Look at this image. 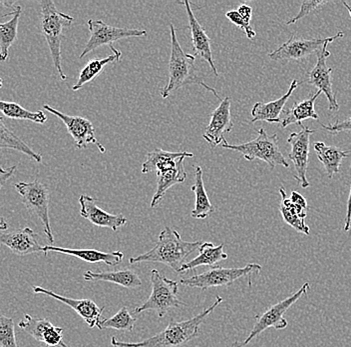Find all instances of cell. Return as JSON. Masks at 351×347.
Listing matches in <instances>:
<instances>
[{
  "instance_id": "1",
  "label": "cell",
  "mask_w": 351,
  "mask_h": 347,
  "mask_svg": "<svg viewBox=\"0 0 351 347\" xmlns=\"http://www.w3.org/2000/svg\"><path fill=\"white\" fill-rule=\"evenodd\" d=\"M223 302L221 296H217L215 302L201 313L184 322L171 320L168 326L161 333L139 342H123L116 337L111 338V346L114 347H178L188 344L197 337L199 326L205 322L217 307Z\"/></svg>"
},
{
  "instance_id": "2",
  "label": "cell",
  "mask_w": 351,
  "mask_h": 347,
  "mask_svg": "<svg viewBox=\"0 0 351 347\" xmlns=\"http://www.w3.org/2000/svg\"><path fill=\"white\" fill-rule=\"evenodd\" d=\"M203 245L201 241H186L177 230L166 227L160 232L159 239L152 249L141 256L129 258L130 265L143 262H159L168 265L179 273L190 254Z\"/></svg>"
},
{
  "instance_id": "3",
  "label": "cell",
  "mask_w": 351,
  "mask_h": 347,
  "mask_svg": "<svg viewBox=\"0 0 351 347\" xmlns=\"http://www.w3.org/2000/svg\"><path fill=\"white\" fill-rule=\"evenodd\" d=\"M171 30V56L169 61V80L168 83L160 90L162 98H167L176 90L181 89L184 85H199L212 92L219 100H221L216 89L208 87L199 78L196 74L195 67V54H188L184 52L178 41L177 34L174 25L170 24Z\"/></svg>"
},
{
  "instance_id": "4",
  "label": "cell",
  "mask_w": 351,
  "mask_h": 347,
  "mask_svg": "<svg viewBox=\"0 0 351 347\" xmlns=\"http://www.w3.org/2000/svg\"><path fill=\"white\" fill-rule=\"evenodd\" d=\"M39 21H40L41 32L45 37L46 43L49 47L54 67L56 68L61 80L64 81L67 79V76H65L62 69L61 43L64 38L63 30L65 27L71 25L74 19L57 10L56 5L52 0H43L40 1Z\"/></svg>"
},
{
  "instance_id": "5",
  "label": "cell",
  "mask_w": 351,
  "mask_h": 347,
  "mask_svg": "<svg viewBox=\"0 0 351 347\" xmlns=\"http://www.w3.org/2000/svg\"><path fill=\"white\" fill-rule=\"evenodd\" d=\"M256 131L258 136L252 142L243 144H229L227 140H225L221 146L223 148L241 153L243 158L249 161L260 159L265 161L271 169L276 166L289 168V162L285 159L278 146V135L274 133V135H267V131L263 127Z\"/></svg>"
},
{
  "instance_id": "6",
  "label": "cell",
  "mask_w": 351,
  "mask_h": 347,
  "mask_svg": "<svg viewBox=\"0 0 351 347\" xmlns=\"http://www.w3.org/2000/svg\"><path fill=\"white\" fill-rule=\"evenodd\" d=\"M151 287L152 292L150 298L146 302L136 307L135 313L153 311L157 313L158 317L163 318L171 309L186 306V303L178 298L179 289L177 281L169 280L157 269H152L151 271Z\"/></svg>"
},
{
  "instance_id": "7",
  "label": "cell",
  "mask_w": 351,
  "mask_h": 347,
  "mask_svg": "<svg viewBox=\"0 0 351 347\" xmlns=\"http://www.w3.org/2000/svg\"><path fill=\"white\" fill-rule=\"evenodd\" d=\"M262 269L263 267L258 263H249L241 269H225L218 265L204 273L183 278L180 281V284L206 291L213 287H228L241 278H247L249 285L252 287V276L258 273Z\"/></svg>"
},
{
  "instance_id": "8",
  "label": "cell",
  "mask_w": 351,
  "mask_h": 347,
  "mask_svg": "<svg viewBox=\"0 0 351 347\" xmlns=\"http://www.w3.org/2000/svg\"><path fill=\"white\" fill-rule=\"evenodd\" d=\"M15 190L21 195L28 212L38 217L43 224L44 234L52 245L54 236L50 225L49 190L47 186L39 180H34L32 182H19L15 184Z\"/></svg>"
},
{
  "instance_id": "9",
  "label": "cell",
  "mask_w": 351,
  "mask_h": 347,
  "mask_svg": "<svg viewBox=\"0 0 351 347\" xmlns=\"http://www.w3.org/2000/svg\"><path fill=\"white\" fill-rule=\"evenodd\" d=\"M87 25L90 32V38L82 54L79 56L80 58H83L93 50L97 49L100 46L107 45L113 52L114 56H117L120 60L122 52L114 47V43L120 39L142 37L147 35L146 30L115 27L105 23L104 21H95V19H89Z\"/></svg>"
},
{
  "instance_id": "10",
  "label": "cell",
  "mask_w": 351,
  "mask_h": 347,
  "mask_svg": "<svg viewBox=\"0 0 351 347\" xmlns=\"http://www.w3.org/2000/svg\"><path fill=\"white\" fill-rule=\"evenodd\" d=\"M309 289H311L309 283H304L295 293L291 294V296L282 300V302L271 305L265 313L256 315V322H254V325L252 326V331L250 333L249 336L245 338V342L241 344H238V342H236V344H234L236 346L241 347L247 346L254 337L260 335L265 329L271 328V327L276 329L287 328L289 322H287V320L284 317L285 313H287L298 300H300L302 296L306 295Z\"/></svg>"
},
{
  "instance_id": "11",
  "label": "cell",
  "mask_w": 351,
  "mask_h": 347,
  "mask_svg": "<svg viewBox=\"0 0 351 347\" xmlns=\"http://www.w3.org/2000/svg\"><path fill=\"white\" fill-rule=\"evenodd\" d=\"M343 32H339L337 34L326 38L304 39L295 36V34L289 37V41L280 46L278 49L269 54V58L276 61H300L304 60L313 54H318L324 45L328 41H337L343 37Z\"/></svg>"
},
{
  "instance_id": "12",
  "label": "cell",
  "mask_w": 351,
  "mask_h": 347,
  "mask_svg": "<svg viewBox=\"0 0 351 347\" xmlns=\"http://www.w3.org/2000/svg\"><path fill=\"white\" fill-rule=\"evenodd\" d=\"M43 107L45 111L50 112V113L57 116L59 120H62L68 133L75 142L77 148H86L89 144H93L98 146L101 153H105L106 148L99 144L95 136V128H94L92 122L88 120L87 118L81 117V116L68 115V114L63 113V112L56 111L50 105L44 104Z\"/></svg>"
},
{
  "instance_id": "13",
  "label": "cell",
  "mask_w": 351,
  "mask_h": 347,
  "mask_svg": "<svg viewBox=\"0 0 351 347\" xmlns=\"http://www.w3.org/2000/svg\"><path fill=\"white\" fill-rule=\"evenodd\" d=\"M329 43H331V41L326 43L322 49L318 52L317 65L311 71L307 72L306 79L300 83L306 81L308 85L317 87L319 91L324 92L328 100V109L332 111H339V105L332 89V79H331L332 69L326 65V60L330 56V52L328 49Z\"/></svg>"
},
{
  "instance_id": "14",
  "label": "cell",
  "mask_w": 351,
  "mask_h": 347,
  "mask_svg": "<svg viewBox=\"0 0 351 347\" xmlns=\"http://www.w3.org/2000/svg\"><path fill=\"white\" fill-rule=\"evenodd\" d=\"M302 128L300 133H293L289 135L287 138V144L291 147L289 159L295 164L296 171L295 179L302 188H307L309 186L306 177L309 161V144H311V136L315 133V131L304 125H302Z\"/></svg>"
},
{
  "instance_id": "15",
  "label": "cell",
  "mask_w": 351,
  "mask_h": 347,
  "mask_svg": "<svg viewBox=\"0 0 351 347\" xmlns=\"http://www.w3.org/2000/svg\"><path fill=\"white\" fill-rule=\"evenodd\" d=\"M22 331L32 335L37 342H43L47 347H68L63 342V328L56 327L49 318L33 317L24 314V320L19 324Z\"/></svg>"
},
{
  "instance_id": "16",
  "label": "cell",
  "mask_w": 351,
  "mask_h": 347,
  "mask_svg": "<svg viewBox=\"0 0 351 347\" xmlns=\"http://www.w3.org/2000/svg\"><path fill=\"white\" fill-rule=\"evenodd\" d=\"M234 127L230 113V98H225L218 107L210 114V124L203 137L212 147L218 146L225 142V133H229Z\"/></svg>"
},
{
  "instance_id": "17",
  "label": "cell",
  "mask_w": 351,
  "mask_h": 347,
  "mask_svg": "<svg viewBox=\"0 0 351 347\" xmlns=\"http://www.w3.org/2000/svg\"><path fill=\"white\" fill-rule=\"evenodd\" d=\"M32 289L34 293L49 296V298H54L58 302L64 303L67 306L71 307L86 322L90 328L97 326L99 322H101V315H102L105 309L104 307H99L93 300L66 298V296L59 295L53 291H48V289H43L41 287H36V285H34Z\"/></svg>"
},
{
  "instance_id": "18",
  "label": "cell",
  "mask_w": 351,
  "mask_h": 347,
  "mask_svg": "<svg viewBox=\"0 0 351 347\" xmlns=\"http://www.w3.org/2000/svg\"><path fill=\"white\" fill-rule=\"evenodd\" d=\"M80 215L92 224L100 227H107L117 232L120 227L128 223V219L123 214H111L99 208L95 199L89 195L82 194L79 197Z\"/></svg>"
},
{
  "instance_id": "19",
  "label": "cell",
  "mask_w": 351,
  "mask_h": 347,
  "mask_svg": "<svg viewBox=\"0 0 351 347\" xmlns=\"http://www.w3.org/2000/svg\"><path fill=\"white\" fill-rule=\"evenodd\" d=\"M182 4L185 5L186 14H188L189 28H190L191 35H192L195 56H199V58L205 60L210 65V69L213 70L215 76H218V69H217L214 58H213L210 37L208 36L207 32L195 16L194 12L192 10V3L189 2L188 0H184Z\"/></svg>"
},
{
  "instance_id": "20",
  "label": "cell",
  "mask_w": 351,
  "mask_h": 347,
  "mask_svg": "<svg viewBox=\"0 0 351 347\" xmlns=\"http://www.w3.org/2000/svg\"><path fill=\"white\" fill-rule=\"evenodd\" d=\"M0 243L19 256L43 252V247L38 243V236L29 227L1 234Z\"/></svg>"
},
{
  "instance_id": "21",
  "label": "cell",
  "mask_w": 351,
  "mask_h": 347,
  "mask_svg": "<svg viewBox=\"0 0 351 347\" xmlns=\"http://www.w3.org/2000/svg\"><path fill=\"white\" fill-rule=\"evenodd\" d=\"M47 252H56V254L71 256L88 263L103 262L108 267H115V265H119L124 258V254L120 251L103 252L96 249L56 247L51 245L43 247V254L46 256Z\"/></svg>"
},
{
  "instance_id": "22",
  "label": "cell",
  "mask_w": 351,
  "mask_h": 347,
  "mask_svg": "<svg viewBox=\"0 0 351 347\" xmlns=\"http://www.w3.org/2000/svg\"><path fill=\"white\" fill-rule=\"evenodd\" d=\"M298 85H300V82L293 79L287 93L282 98L271 101V102H256L252 109V124L256 122L282 124L280 114L285 112V105L287 104V100H289L293 91L298 89Z\"/></svg>"
},
{
  "instance_id": "23",
  "label": "cell",
  "mask_w": 351,
  "mask_h": 347,
  "mask_svg": "<svg viewBox=\"0 0 351 347\" xmlns=\"http://www.w3.org/2000/svg\"><path fill=\"white\" fill-rule=\"evenodd\" d=\"M186 157H182L179 164L174 168L167 170L158 171L157 190L151 201V208H156L163 201L165 195L175 184L183 183L186 179V172L184 168V160Z\"/></svg>"
},
{
  "instance_id": "24",
  "label": "cell",
  "mask_w": 351,
  "mask_h": 347,
  "mask_svg": "<svg viewBox=\"0 0 351 347\" xmlns=\"http://www.w3.org/2000/svg\"><path fill=\"white\" fill-rule=\"evenodd\" d=\"M85 281H106L115 283L124 289H139L142 280L135 271L130 269L114 270V271H88L83 273Z\"/></svg>"
},
{
  "instance_id": "25",
  "label": "cell",
  "mask_w": 351,
  "mask_h": 347,
  "mask_svg": "<svg viewBox=\"0 0 351 347\" xmlns=\"http://www.w3.org/2000/svg\"><path fill=\"white\" fill-rule=\"evenodd\" d=\"M182 157H194L191 153H170L163 149H155L147 155L146 160L142 164V173L152 172V171H163L174 168L179 164Z\"/></svg>"
},
{
  "instance_id": "26",
  "label": "cell",
  "mask_w": 351,
  "mask_h": 347,
  "mask_svg": "<svg viewBox=\"0 0 351 347\" xmlns=\"http://www.w3.org/2000/svg\"><path fill=\"white\" fill-rule=\"evenodd\" d=\"M199 256L188 261L180 269L179 274L185 273L189 270L196 269L199 267H217L219 262L228 259V254L223 251V245L218 247L212 243H204L199 248Z\"/></svg>"
},
{
  "instance_id": "27",
  "label": "cell",
  "mask_w": 351,
  "mask_h": 347,
  "mask_svg": "<svg viewBox=\"0 0 351 347\" xmlns=\"http://www.w3.org/2000/svg\"><path fill=\"white\" fill-rule=\"evenodd\" d=\"M320 93H322V91L318 90L317 93L313 94L311 98L300 101V102H295L291 109L285 111V117L282 120V126L284 128L291 124H300L302 126V122L304 120H319V116L315 111V100H317Z\"/></svg>"
},
{
  "instance_id": "28",
  "label": "cell",
  "mask_w": 351,
  "mask_h": 347,
  "mask_svg": "<svg viewBox=\"0 0 351 347\" xmlns=\"http://www.w3.org/2000/svg\"><path fill=\"white\" fill-rule=\"evenodd\" d=\"M191 190L195 192V197H196L195 208L192 212H191V216L196 219H207L212 213L215 212V208L210 203L207 191H206L203 179V169H202L201 166H196L195 184L192 186Z\"/></svg>"
},
{
  "instance_id": "29",
  "label": "cell",
  "mask_w": 351,
  "mask_h": 347,
  "mask_svg": "<svg viewBox=\"0 0 351 347\" xmlns=\"http://www.w3.org/2000/svg\"><path fill=\"white\" fill-rule=\"evenodd\" d=\"M315 149L318 159L324 164L329 179H332L339 172L342 160L350 157L348 151L340 150L335 146H326L324 142H315Z\"/></svg>"
},
{
  "instance_id": "30",
  "label": "cell",
  "mask_w": 351,
  "mask_h": 347,
  "mask_svg": "<svg viewBox=\"0 0 351 347\" xmlns=\"http://www.w3.org/2000/svg\"><path fill=\"white\" fill-rule=\"evenodd\" d=\"M21 6L13 8V12L8 15H13L12 19L8 23L0 24V58L2 63L5 61L10 56V48L16 41L17 28H19V19L21 15Z\"/></svg>"
},
{
  "instance_id": "31",
  "label": "cell",
  "mask_w": 351,
  "mask_h": 347,
  "mask_svg": "<svg viewBox=\"0 0 351 347\" xmlns=\"http://www.w3.org/2000/svg\"><path fill=\"white\" fill-rule=\"evenodd\" d=\"M0 147L1 148L14 149L19 153L27 155L30 159L34 160L37 164L43 162V155H38L30 148L23 140H21L19 136L14 135L5 124H4L3 117L0 118Z\"/></svg>"
},
{
  "instance_id": "32",
  "label": "cell",
  "mask_w": 351,
  "mask_h": 347,
  "mask_svg": "<svg viewBox=\"0 0 351 347\" xmlns=\"http://www.w3.org/2000/svg\"><path fill=\"white\" fill-rule=\"evenodd\" d=\"M0 109H1L3 115L11 118V120H28V122L39 124H45L46 120H47V117H46L43 111L32 112L27 111L16 102L1 101L0 102Z\"/></svg>"
},
{
  "instance_id": "33",
  "label": "cell",
  "mask_w": 351,
  "mask_h": 347,
  "mask_svg": "<svg viewBox=\"0 0 351 347\" xmlns=\"http://www.w3.org/2000/svg\"><path fill=\"white\" fill-rule=\"evenodd\" d=\"M118 57L116 56H109L102 59H92L89 63L85 65V67L81 70L80 74H79L78 80H77L76 85L72 87L73 91H77L80 89H82L85 85L88 82H91L94 78H97L100 76L102 70L107 65H110L114 61H118Z\"/></svg>"
},
{
  "instance_id": "34",
  "label": "cell",
  "mask_w": 351,
  "mask_h": 347,
  "mask_svg": "<svg viewBox=\"0 0 351 347\" xmlns=\"http://www.w3.org/2000/svg\"><path fill=\"white\" fill-rule=\"evenodd\" d=\"M137 320L131 315L127 307H122L115 315L111 318L101 320L97 325L100 331L105 328L116 329V331H132L135 327Z\"/></svg>"
},
{
  "instance_id": "35",
  "label": "cell",
  "mask_w": 351,
  "mask_h": 347,
  "mask_svg": "<svg viewBox=\"0 0 351 347\" xmlns=\"http://www.w3.org/2000/svg\"><path fill=\"white\" fill-rule=\"evenodd\" d=\"M0 344L1 347H19L14 322L12 318L4 315L0 316Z\"/></svg>"
},
{
  "instance_id": "36",
  "label": "cell",
  "mask_w": 351,
  "mask_h": 347,
  "mask_svg": "<svg viewBox=\"0 0 351 347\" xmlns=\"http://www.w3.org/2000/svg\"><path fill=\"white\" fill-rule=\"evenodd\" d=\"M328 3L329 1H326V0H306V1L302 2L300 12L287 21V25L298 23V21L311 14V13L317 12L322 6Z\"/></svg>"
},
{
  "instance_id": "37",
  "label": "cell",
  "mask_w": 351,
  "mask_h": 347,
  "mask_svg": "<svg viewBox=\"0 0 351 347\" xmlns=\"http://www.w3.org/2000/svg\"><path fill=\"white\" fill-rule=\"evenodd\" d=\"M280 212L282 213V219H284L285 223L289 224V226H291V227L295 228L296 232H302V234L308 236L311 230H309L308 226L306 225L304 219H300V217H296L295 215L291 214L282 204H280Z\"/></svg>"
},
{
  "instance_id": "38",
  "label": "cell",
  "mask_w": 351,
  "mask_h": 347,
  "mask_svg": "<svg viewBox=\"0 0 351 347\" xmlns=\"http://www.w3.org/2000/svg\"><path fill=\"white\" fill-rule=\"evenodd\" d=\"M226 17L229 19L230 23H234V25L243 30L245 35H247V38L252 39L256 37V32H254V28L252 27L251 23H247V21L241 16L238 10H230V12L226 13Z\"/></svg>"
},
{
  "instance_id": "39",
  "label": "cell",
  "mask_w": 351,
  "mask_h": 347,
  "mask_svg": "<svg viewBox=\"0 0 351 347\" xmlns=\"http://www.w3.org/2000/svg\"><path fill=\"white\" fill-rule=\"evenodd\" d=\"M322 126L332 135H337V133H342V131H351V117L339 120V122H335L332 124H322Z\"/></svg>"
},
{
  "instance_id": "40",
  "label": "cell",
  "mask_w": 351,
  "mask_h": 347,
  "mask_svg": "<svg viewBox=\"0 0 351 347\" xmlns=\"http://www.w3.org/2000/svg\"><path fill=\"white\" fill-rule=\"evenodd\" d=\"M16 168V166H11V168L8 169L0 168V188H2V186L5 184V182L13 177Z\"/></svg>"
},
{
  "instance_id": "41",
  "label": "cell",
  "mask_w": 351,
  "mask_h": 347,
  "mask_svg": "<svg viewBox=\"0 0 351 347\" xmlns=\"http://www.w3.org/2000/svg\"><path fill=\"white\" fill-rule=\"evenodd\" d=\"M238 12L240 13L241 16L245 19L247 23H251L252 8L247 4H241L239 6Z\"/></svg>"
},
{
  "instance_id": "42",
  "label": "cell",
  "mask_w": 351,
  "mask_h": 347,
  "mask_svg": "<svg viewBox=\"0 0 351 347\" xmlns=\"http://www.w3.org/2000/svg\"><path fill=\"white\" fill-rule=\"evenodd\" d=\"M289 199H291V201L296 204V205L300 206V208H304V210H307L306 199H304L302 194H300V193L296 192V191H293Z\"/></svg>"
},
{
  "instance_id": "43",
  "label": "cell",
  "mask_w": 351,
  "mask_h": 347,
  "mask_svg": "<svg viewBox=\"0 0 351 347\" xmlns=\"http://www.w3.org/2000/svg\"><path fill=\"white\" fill-rule=\"evenodd\" d=\"M351 228V182H350V195H348V212H346V224H344V232H350Z\"/></svg>"
},
{
  "instance_id": "44",
  "label": "cell",
  "mask_w": 351,
  "mask_h": 347,
  "mask_svg": "<svg viewBox=\"0 0 351 347\" xmlns=\"http://www.w3.org/2000/svg\"><path fill=\"white\" fill-rule=\"evenodd\" d=\"M0 227H1L2 230H8V223H6L5 221H4L3 219H1V225H0Z\"/></svg>"
},
{
  "instance_id": "45",
  "label": "cell",
  "mask_w": 351,
  "mask_h": 347,
  "mask_svg": "<svg viewBox=\"0 0 351 347\" xmlns=\"http://www.w3.org/2000/svg\"><path fill=\"white\" fill-rule=\"evenodd\" d=\"M343 5L346 6V8H348V12H350V15L351 17V6L350 4L348 3V2L343 1Z\"/></svg>"
},
{
  "instance_id": "46",
  "label": "cell",
  "mask_w": 351,
  "mask_h": 347,
  "mask_svg": "<svg viewBox=\"0 0 351 347\" xmlns=\"http://www.w3.org/2000/svg\"><path fill=\"white\" fill-rule=\"evenodd\" d=\"M234 347H237V346H236V344H234Z\"/></svg>"
},
{
  "instance_id": "47",
  "label": "cell",
  "mask_w": 351,
  "mask_h": 347,
  "mask_svg": "<svg viewBox=\"0 0 351 347\" xmlns=\"http://www.w3.org/2000/svg\"><path fill=\"white\" fill-rule=\"evenodd\" d=\"M43 347H47V346H43Z\"/></svg>"
}]
</instances>
